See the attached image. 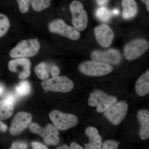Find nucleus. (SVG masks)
Masks as SVG:
<instances>
[{"label":"nucleus","mask_w":149,"mask_h":149,"mask_svg":"<svg viewBox=\"0 0 149 149\" xmlns=\"http://www.w3.org/2000/svg\"><path fill=\"white\" fill-rule=\"evenodd\" d=\"M40 48L37 39L22 40L11 50L9 55L12 58L30 57L37 54Z\"/></svg>","instance_id":"obj_1"},{"label":"nucleus","mask_w":149,"mask_h":149,"mask_svg":"<svg viewBox=\"0 0 149 149\" xmlns=\"http://www.w3.org/2000/svg\"><path fill=\"white\" fill-rule=\"evenodd\" d=\"M117 101V98L115 96L109 95L100 90H95L90 94L88 104L90 106L97 107V112L102 113Z\"/></svg>","instance_id":"obj_2"},{"label":"nucleus","mask_w":149,"mask_h":149,"mask_svg":"<svg viewBox=\"0 0 149 149\" xmlns=\"http://www.w3.org/2000/svg\"><path fill=\"white\" fill-rule=\"evenodd\" d=\"M46 91L67 93L72 91L74 84L72 80L64 76H57L47 79L41 83Z\"/></svg>","instance_id":"obj_3"},{"label":"nucleus","mask_w":149,"mask_h":149,"mask_svg":"<svg viewBox=\"0 0 149 149\" xmlns=\"http://www.w3.org/2000/svg\"><path fill=\"white\" fill-rule=\"evenodd\" d=\"M78 69L83 74L92 76H103L113 70L109 64L95 61L83 62L79 65Z\"/></svg>","instance_id":"obj_4"},{"label":"nucleus","mask_w":149,"mask_h":149,"mask_svg":"<svg viewBox=\"0 0 149 149\" xmlns=\"http://www.w3.org/2000/svg\"><path fill=\"white\" fill-rule=\"evenodd\" d=\"M29 126L32 133L38 134L42 137L44 141L48 145L56 146L59 143V131L55 125L48 124L45 128H42L37 123H33Z\"/></svg>","instance_id":"obj_5"},{"label":"nucleus","mask_w":149,"mask_h":149,"mask_svg":"<svg viewBox=\"0 0 149 149\" xmlns=\"http://www.w3.org/2000/svg\"><path fill=\"white\" fill-rule=\"evenodd\" d=\"M49 117L55 126L59 130H65L77 125L78 118L74 114L64 113L58 110L52 111Z\"/></svg>","instance_id":"obj_6"},{"label":"nucleus","mask_w":149,"mask_h":149,"mask_svg":"<svg viewBox=\"0 0 149 149\" xmlns=\"http://www.w3.org/2000/svg\"><path fill=\"white\" fill-rule=\"evenodd\" d=\"M72 15V22L73 26L78 31H83L88 26V14L84 10L83 4L78 1H74L70 6Z\"/></svg>","instance_id":"obj_7"},{"label":"nucleus","mask_w":149,"mask_h":149,"mask_svg":"<svg viewBox=\"0 0 149 149\" xmlns=\"http://www.w3.org/2000/svg\"><path fill=\"white\" fill-rule=\"evenodd\" d=\"M48 27L49 30L52 33L58 34L70 40H77L80 37L79 31L74 27L68 25L60 19L51 22Z\"/></svg>","instance_id":"obj_8"},{"label":"nucleus","mask_w":149,"mask_h":149,"mask_svg":"<svg viewBox=\"0 0 149 149\" xmlns=\"http://www.w3.org/2000/svg\"><path fill=\"white\" fill-rule=\"evenodd\" d=\"M128 105L125 101H120L112 105L104 112V115L110 122L118 125L122 122L127 114Z\"/></svg>","instance_id":"obj_9"},{"label":"nucleus","mask_w":149,"mask_h":149,"mask_svg":"<svg viewBox=\"0 0 149 149\" xmlns=\"http://www.w3.org/2000/svg\"><path fill=\"white\" fill-rule=\"evenodd\" d=\"M149 48V43L143 39H138L129 42L124 48V55L128 60L138 58Z\"/></svg>","instance_id":"obj_10"},{"label":"nucleus","mask_w":149,"mask_h":149,"mask_svg":"<svg viewBox=\"0 0 149 149\" xmlns=\"http://www.w3.org/2000/svg\"><path fill=\"white\" fill-rule=\"evenodd\" d=\"M91 56L93 61L108 64H119L122 59L120 52L113 49L105 51H94L91 53Z\"/></svg>","instance_id":"obj_11"},{"label":"nucleus","mask_w":149,"mask_h":149,"mask_svg":"<svg viewBox=\"0 0 149 149\" xmlns=\"http://www.w3.org/2000/svg\"><path fill=\"white\" fill-rule=\"evenodd\" d=\"M31 114L24 111L19 112L14 118L10 128V132L13 135H17L29 127L32 122Z\"/></svg>","instance_id":"obj_12"},{"label":"nucleus","mask_w":149,"mask_h":149,"mask_svg":"<svg viewBox=\"0 0 149 149\" xmlns=\"http://www.w3.org/2000/svg\"><path fill=\"white\" fill-rule=\"evenodd\" d=\"M96 40L104 47H108L111 45L114 38V33L111 28L105 24L97 26L94 29Z\"/></svg>","instance_id":"obj_13"},{"label":"nucleus","mask_w":149,"mask_h":149,"mask_svg":"<svg viewBox=\"0 0 149 149\" xmlns=\"http://www.w3.org/2000/svg\"><path fill=\"white\" fill-rule=\"evenodd\" d=\"M30 61L25 58H18L11 61L8 63V68L11 72H18L19 77L25 79L30 74Z\"/></svg>","instance_id":"obj_14"},{"label":"nucleus","mask_w":149,"mask_h":149,"mask_svg":"<svg viewBox=\"0 0 149 149\" xmlns=\"http://www.w3.org/2000/svg\"><path fill=\"white\" fill-rule=\"evenodd\" d=\"M85 133L89 138L88 143L84 144L86 149H100L102 148V139L98 130L93 127H88L85 129Z\"/></svg>","instance_id":"obj_15"},{"label":"nucleus","mask_w":149,"mask_h":149,"mask_svg":"<svg viewBox=\"0 0 149 149\" xmlns=\"http://www.w3.org/2000/svg\"><path fill=\"white\" fill-rule=\"evenodd\" d=\"M137 119L141 127L139 136L142 140H146L149 137V112L146 109H141L138 111Z\"/></svg>","instance_id":"obj_16"},{"label":"nucleus","mask_w":149,"mask_h":149,"mask_svg":"<svg viewBox=\"0 0 149 149\" xmlns=\"http://www.w3.org/2000/svg\"><path fill=\"white\" fill-rule=\"evenodd\" d=\"M135 90L138 95L143 97L149 93V70L142 74L137 80Z\"/></svg>","instance_id":"obj_17"},{"label":"nucleus","mask_w":149,"mask_h":149,"mask_svg":"<svg viewBox=\"0 0 149 149\" xmlns=\"http://www.w3.org/2000/svg\"><path fill=\"white\" fill-rule=\"evenodd\" d=\"M123 16L125 19H130L137 15L138 6L135 0H123Z\"/></svg>","instance_id":"obj_18"},{"label":"nucleus","mask_w":149,"mask_h":149,"mask_svg":"<svg viewBox=\"0 0 149 149\" xmlns=\"http://www.w3.org/2000/svg\"><path fill=\"white\" fill-rule=\"evenodd\" d=\"M13 103L4 99L0 101V120H4L10 117L13 112Z\"/></svg>","instance_id":"obj_19"},{"label":"nucleus","mask_w":149,"mask_h":149,"mask_svg":"<svg viewBox=\"0 0 149 149\" xmlns=\"http://www.w3.org/2000/svg\"><path fill=\"white\" fill-rule=\"evenodd\" d=\"M16 95L19 97H26L30 94L31 87L30 83L27 81L20 82L15 88Z\"/></svg>","instance_id":"obj_20"},{"label":"nucleus","mask_w":149,"mask_h":149,"mask_svg":"<svg viewBox=\"0 0 149 149\" xmlns=\"http://www.w3.org/2000/svg\"><path fill=\"white\" fill-rule=\"evenodd\" d=\"M35 72L38 78L41 80H46L49 77V68L47 63L42 62L35 66Z\"/></svg>","instance_id":"obj_21"},{"label":"nucleus","mask_w":149,"mask_h":149,"mask_svg":"<svg viewBox=\"0 0 149 149\" xmlns=\"http://www.w3.org/2000/svg\"><path fill=\"white\" fill-rule=\"evenodd\" d=\"M30 2L34 10L40 12L49 6L51 0H30Z\"/></svg>","instance_id":"obj_22"},{"label":"nucleus","mask_w":149,"mask_h":149,"mask_svg":"<svg viewBox=\"0 0 149 149\" xmlns=\"http://www.w3.org/2000/svg\"><path fill=\"white\" fill-rule=\"evenodd\" d=\"M10 23L8 17L0 13V37L5 35L9 28Z\"/></svg>","instance_id":"obj_23"},{"label":"nucleus","mask_w":149,"mask_h":149,"mask_svg":"<svg viewBox=\"0 0 149 149\" xmlns=\"http://www.w3.org/2000/svg\"><path fill=\"white\" fill-rule=\"evenodd\" d=\"M96 16L101 21L107 22L110 18L111 14L106 8L101 7L96 11Z\"/></svg>","instance_id":"obj_24"},{"label":"nucleus","mask_w":149,"mask_h":149,"mask_svg":"<svg viewBox=\"0 0 149 149\" xmlns=\"http://www.w3.org/2000/svg\"><path fill=\"white\" fill-rule=\"evenodd\" d=\"M19 9L22 13H25L28 11L30 6V0H16Z\"/></svg>","instance_id":"obj_25"},{"label":"nucleus","mask_w":149,"mask_h":149,"mask_svg":"<svg viewBox=\"0 0 149 149\" xmlns=\"http://www.w3.org/2000/svg\"><path fill=\"white\" fill-rule=\"evenodd\" d=\"M119 142L113 140H109L106 141L102 144V149H116L119 145Z\"/></svg>","instance_id":"obj_26"},{"label":"nucleus","mask_w":149,"mask_h":149,"mask_svg":"<svg viewBox=\"0 0 149 149\" xmlns=\"http://www.w3.org/2000/svg\"><path fill=\"white\" fill-rule=\"evenodd\" d=\"M27 145L24 143L22 142H16L13 143L11 149H26L27 148Z\"/></svg>","instance_id":"obj_27"},{"label":"nucleus","mask_w":149,"mask_h":149,"mask_svg":"<svg viewBox=\"0 0 149 149\" xmlns=\"http://www.w3.org/2000/svg\"><path fill=\"white\" fill-rule=\"evenodd\" d=\"M17 96L13 94H8L5 97L4 99L8 100L10 101L13 103V104L15 103L16 101L17 100Z\"/></svg>","instance_id":"obj_28"},{"label":"nucleus","mask_w":149,"mask_h":149,"mask_svg":"<svg viewBox=\"0 0 149 149\" xmlns=\"http://www.w3.org/2000/svg\"><path fill=\"white\" fill-rule=\"evenodd\" d=\"M51 73L52 77H56V76H58L59 74L60 73V70L58 67L56 65H53L51 68Z\"/></svg>","instance_id":"obj_29"},{"label":"nucleus","mask_w":149,"mask_h":149,"mask_svg":"<svg viewBox=\"0 0 149 149\" xmlns=\"http://www.w3.org/2000/svg\"><path fill=\"white\" fill-rule=\"evenodd\" d=\"M32 146L33 148L35 149H47V147L43 145V144L37 143V142H33L32 143Z\"/></svg>","instance_id":"obj_30"},{"label":"nucleus","mask_w":149,"mask_h":149,"mask_svg":"<svg viewBox=\"0 0 149 149\" xmlns=\"http://www.w3.org/2000/svg\"><path fill=\"white\" fill-rule=\"evenodd\" d=\"M70 148L72 149H83V147L74 142H72L70 144Z\"/></svg>","instance_id":"obj_31"},{"label":"nucleus","mask_w":149,"mask_h":149,"mask_svg":"<svg viewBox=\"0 0 149 149\" xmlns=\"http://www.w3.org/2000/svg\"><path fill=\"white\" fill-rule=\"evenodd\" d=\"M7 129V126L4 123L0 121V130L2 132H5Z\"/></svg>","instance_id":"obj_32"},{"label":"nucleus","mask_w":149,"mask_h":149,"mask_svg":"<svg viewBox=\"0 0 149 149\" xmlns=\"http://www.w3.org/2000/svg\"><path fill=\"white\" fill-rule=\"evenodd\" d=\"M96 1L99 5H104L108 3L109 0H96Z\"/></svg>","instance_id":"obj_33"},{"label":"nucleus","mask_w":149,"mask_h":149,"mask_svg":"<svg viewBox=\"0 0 149 149\" xmlns=\"http://www.w3.org/2000/svg\"><path fill=\"white\" fill-rule=\"evenodd\" d=\"M143 3H145L146 6L147 10L149 11V0H141Z\"/></svg>","instance_id":"obj_34"},{"label":"nucleus","mask_w":149,"mask_h":149,"mask_svg":"<svg viewBox=\"0 0 149 149\" xmlns=\"http://www.w3.org/2000/svg\"><path fill=\"white\" fill-rule=\"evenodd\" d=\"M58 149H70V148H69L68 146H67L66 145H63V146H61L58 147L57 148Z\"/></svg>","instance_id":"obj_35"},{"label":"nucleus","mask_w":149,"mask_h":149,"mask_svg":"<svg viewBox=\"0 0 149 149\" xmlns=\"http://www.w3.org/2000/svg\"><path fill=\"white\" fill-rule=\"evenodd\" d=\"M4 91V88L2 85H0V95H1Z\"/></svg>","instance_id":"obj_36"},{"label":"nucleus","mask_w":149,"mask_h":149,"mask_svg":"<svg viewBox=\"0 0 149 149\" xmlns=\"http://www.w3.org/2000/svg\"><path fill=\"white\" fill-rule=\"evenodd\" d=\"M118 12H119V11H118V10H113V14H115V15L118 14Z\"/></svg>","instance_id":"obj_37"}]
</instances>
